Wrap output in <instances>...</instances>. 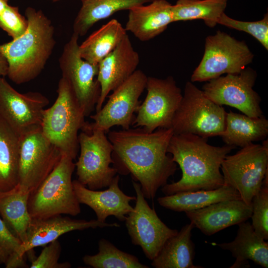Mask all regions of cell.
Here are the masks:
<instances>
[{"label": "cell", "mask_w": 268, "mask_h": 268, "mask_svg": "<svg viewBox=\"0 0 268 268\" xmlns=\"http://www.w3.org/2000/svg\"><path fill=\"white\" fill-rule=\"evenodd\" d=\"M171 128L148 132L142 128L112 131L107 137L113 146L112 159L118 173L130 174L139 183L145 199H153L177 170L167 148Z\"/></svg>", "instance_id": "6da1fadb"}, {"label": "cell", "mask_w": 268, "mask_h": 268, "mask_svg": "<svg viewBox=\"0 0 268 268\" xmlns=\"http://www.w3.org/2000/svg\"><path fill=\"white\" fill-rule=\"evenodd\" d=\"M208 138L195 134H173L167 152L182 171L181 179L161 187L162 193H176L201 190H212L223 186L221 163L236 147L215 146L207 143Z\"/></svg>", "instance_id": "7a4b0ae2"}, {"label": "cell", "mask_w": 268, "mask_h": 268, "mask_svg": "<svg viewBox=\"0 0 268 268\" xmlns=\"http://www.w3.org/2000/svg\"><path fill=\"white\" fill-rule=\"evenodd\" d=\"M25 15L28 21L25 33L0 45V51L8 63L7 75L17 84L30 81L40 74L56 44L54 26L41 10L28 7Z\"/></svg>", "instance_id": "3957f363"}, {"label": "cell", "mask_w": 268, "mask_h": 268, "mask_svg": "<svg viewBox=\"0 0 268 268\" xmlns=\"http://www.w3.org/2000/svg\"><path fill=\"white\" fill-rule=\"evenodd\" d=\"M54 103L43 111L41 130L61 151L74 160L79 149L78 131L85 126V115L67 81L61 77Z\"/></svg>", "instance_id": "277c9868"}, {"label": "cell", "mask_w": 268, "mask_h": 268, "mask_svg": "<svg viewBox=\"0 0 268 268\" xmlns=\"http://www.w3.org/2000/svg\"><path fill=\"white\" fill-rule=\"evenodd\" d=\"M75 168L73 159L62 154L60 162L41 185L30 193L28 202L32 218L43 219L81 212L75 193L72 175Z\"/></svg>", "instance_id": "5b68a950"}, {"label": "cell", "mask_w": 268, "mask_h": 268, "mask_svg": "<svg viewBox=\"0 0 268 268\" xmlns=\"http://www.w3.org/2000/svg\"><path fill=\"white\" fill-rule=\"evenodd\" d=\"M226 114L222 106L188 81L171 128L174 134H192L205 138L220 136L225 130Z\"/></svg>", "instance_id": "8992f818"}, {"label": "cell", "mask_w": 268, "mask_h": 268, "mask_svg": "<svg viewBox=\"0 0 268 268\" xmlns=\"http://www.w3.org/2000/svg\"><path fill=\"white\" fill-rule=\"evenodd\" d=\"M254 57L244 41L218 30L206 38L203 56L191 81H207L225 73L238 74L252 62Z\"/></svg>", "instance_id": "52a82bcc"}, {"label": "cell", "mask_w": 268, "mask_h": 268, "mask_svg": "<svg viewBox=\"0 0 268 268\" xmlns=\"http://www.w3.org/2000/svg\"><path fill=\"white\" fill-rule=\"evenodd\" d=\"M224 185L235 189L241 199L251 204L253 198L261 189L268 172V141L253 143L233 155H227L220 167Z\"/></svg>", "instance_id": "ba28073f"}, {"label": "cell", "mask_w": 268, "mask_h": 268, "mask_svg": "<svg viewBox=\"0 0 268 268\" xmlns=\"http://www.w3.org/2000/svg\"><path fill=\"white\" fill-rule=\"evenodd\" d=\"M147 76L140 69L133 74L112 93L108 96L104 106L90 118L93 123L86 122L82 131L91 133L94 130L108 132L114 126L128 130L132 125L134 113L140 104L139 98L145 89Z\"/></svg>", "instance_id": "9c48e42d"}, {"label": "cell", "mask_w": 268, "mask_h": 268, "mask_svg": "<svg viewBox=\"0 0 268 268\" xmlns=\"http://www.w3.org/2000/svg\"><path fill=\"white\" fill-rule=\"evenodd\" d=\"M19 144L18 184L31 193L53 171L62 154L45 136L41 127L19 135Z\"/></svg>", "instance_id": "30bf717a"}, {"label": "cell", "mask_w": 268, "mask_h": 268, "mask_svg": "<svg viewBox=\"0 0 268 268\" xmlns=\"http://www.w3.org/2000/svg\"><path fill=\"white\" fill-rule=\"evenodd\" d=\"M80 154L75 163L77 180L92 190L108 187L118 173L113 164V146L106 133L94 130L78 134Z\"/></svg>", "instance_id": "8fae6325"}, {"label": "cell", "mask_w": 268, "mask_h": 268, "mask_svg": "<svg viewBox=\"0 0 268 268\" xmlns=\"http://www.w3.org/2000/svg\"><path fill=\"white\" fill-rule=\"evenodd\" d=\"M146 96L136 111L132 125L148 132L157 129H170L183 95L174 78L147 77Z\"/></svg>", "instance_id": "7c38bea8"}, {"label": "cell", "mask_w": 268, "mask_h": 268, "mask_svg": "<svg viewBox=\"0 0 268 268\" xmlns=\"http://www.w3.org/2000/svg\"><path fill=\"white\" fill-rule=\"evenodd\" d=\"M79 37L73 32L64 47L59 65L62 77L69 84L86 117L95 110L101 87L95 77L98 72V65L85 61L79 55Z\"/></svg>", "instance_id": "4fadbf2b"}, {"label": "cell", "mask_w": 268, "mask_h": 268, "mask_svg": "<svg viewBox=\"0 0 268 268\" xmlns=\"http://www.w3.org/2000/svg\"><path fill=\"white\" fill-rule=\"evenodd\" d=\"M136 197L134 210L125 220L132 243L140 246L150 260L159 253L165 242L178 232L168 227L145 200L139 183L133 181Z\"/></svg>", "instance_id": "5bb4252c"}, {"label": "cell", "mask_w": 268, "mask_h": 268, "mask_svg": "<svg viewBox=\"0 0 268 268\" xmlns=\"http://www.w3.org/2000/svg\"><path fill=\"white\" fill-rule=\"evenodd\" d=\"M256 71L246 67L238 74H227L207 81L202 89L215 103L235 108L250 117L263 116L261 98L254 90Z\"/></svg>", "instance_id": "9a60e30c"}, {"label": "cell", "mask_w": 268, "mask_h": 268, "mask_svg": "<svg viewBox=\"0 0 268 268\" xmlns=\"http://www.w3.org/2000/svg\"><path fill=\"white\" fill-rule=\"evenodd\" d=\"M48 99L38 92L21 93L0 76V117L17 135L41 127Z\"/></svg>", "instance_id": "2e32d148"}, {"label": "cell", "mask_w": 268, "mask_h": 268, "mask_svg": "<svg viewBox=\"0 0 268 268\" xmlns=\"http://www.w3.org/2000/svg\"><path fill=\"white\" fill-rule=\"evenodd\" d=\"M119 226L117 223L101 222L97 219L89 221L74 219L62 215L43 219L32 218L27 228L26 239L21 243L17 255L19 268L27 267L24 260L27 252L58 240L67 233L89 228Z\"/></svg>", "instance_id": "e0dca14e"}, {"label": "cell", "mask_w": 268, "mask_h": 268, "mask_svg": "<svg viewBox=\"0 0 268 268\" xmlns=\"http://www.w3.org/2000/svg\"><path fill=\"white\" fill-rule=\"evenodd\" d=\"M139 63V54L134 49L127 34L98 64L97 79L100 85L101 93L96 105V112L102 108L110 92L121 85L136 70Z\"/></svg>", "instance_id": "ac0fdd59"}, {"label": "cell", "mask_w": 268, "mask_h": 268, "mask_svg": "<svg viewBox=\"0 0 268 268\" xmlns=\"http://www.w3.org/2000/svg\"><path fill=\"white\" fill-rule=\"evenodd\" d=\"M119 175H116L104 191L90 190L77 180L72 181V183L79 203L90 207L95 212L98 221L105 222L112 215L125 221L127 215L134 210L130 202L135 201L136 197L125 194L119 187Z\"/></svg>", "instance_id": "d6986e66"}, {"label": "cell", "mask_w": 268, "mask_h": 268, "mask_svg": "<svg viewBox=\"0 0 268 268\" xmlns=\"http://www.w3.org/2000/svg\"><path fill=\"white\" fill-rule=\"evenodd\" d=\"M251 204L241 199L219 201L202 208L185 212L195 227L205 235H212L251 218Z\"/></svg>", "instance_id": "ffe728a7"}, {"label": "cell", "mask_w": 268, "mask_h": 268, "mask_svg": "<svg viewBox=\"0 0 268 268\" xmlns=\"http://www.w3.org/2000/svg\"><path fill=\"white\" fill-rule=\"evenodd\" d=\"M172 6L166 0H153L148 5L133 7L129 10L125 28L141 41L153 39L173 22Z\"/></svg>", "instance_id": "44dd1931"}, {"label": "cell", "mask_w": 268, "mask_h": 268, "mask_svg": "<svg viewBox=\"0 0 268 268\" xmlns=\"http://www.w3.org/2000/svg\"><path fill=\"white\" fill-rule=\"evenodd\" d=\"M237 235L228 243L212 245L230 251L236 260L231 268H249L248 260L264 268H268V243L259 236L249 222L238 224Z\"/></svg>", "instance_id": "7402d4cb"}, {"label": "cell", "mask_w": 268, "mask_h": 268, "mask_svg": "<svg viewBox=\"0 0 268 268\" xmlns=\"http://www.w3.org/2000/svg\"><path fill=\"white\" fill-rule=\"evenodd\" d=\"M194 227L191 222L169 238L152 260L151 266L155 268H202L194 264L195 245L191 237Z\"/></svg>", "instance_id": "603a6c76"}, {"label": "cell", "mask_w": 268, "mask_h": 268, "mask_svg": "<svg viewBox=\"0 0 268 268\" xmlns=\"http://www.w3.org/2000/svg\"><path fill=\"white\" fill-rule=\"evenodd\" d=\"M268 134V120L264 115L253 118L229 111L226 112L225 130L220 136L226 145L242 148L265 139Z\"/></svg>", "instance_id": "cb8c5ba5"}, {"label": "cell", "mask_w": 268, "mask_h": 268, "mask_svg": "<svg viewBox=\"0 0 268 268\" xmlns=\"http://www.w3.org/2000/svg\"><path fill=\"white\" fill-rule=\"evenodd\" d=\"M241 199L239 193L231 187L223 185L212 190H198L176 193L157 199L162 207L182 212L200 209L227 200Z\"/></svg>", "instance_id": "d4e9b609"}, {"label": "cell", "mask_w": 268, "mask_h": 268, "mask_svg": "<svg viewBox=\"0 0 268 268\" xmlns=\"http://www.w3.org/2000/svg\"><path fill=\"white\" fill-rule=\"evenodd\" d=\"M30 194L19 184L8 191L0 192V215L21 243L26 239L32 219L28 207Z\"/></svg>", "instance_id": "484cf974"}, {"label": "cell", "mask_w": 268, "mask_h": 268, "mask_svg": "<svg viewBox=\"0 0 268 268\" xmlns=\"http://www.w3.org/2000/svg\"><path fill=\"white\" fill-rule=\"evenodd\" d=\"M153 0H82L73 24V33L85 35L96 22L115 12L150 2Z\"/></svg>", "instance_id": "4316f807"}, {"label": "cell", "mask_w": 268, "mask_h": 268, "mask_svg": "<svg viewBox=\"0 0 268 268\" xmlns=\"http://www.w3.org/2000/svg\"><path fill=\"white\" fill-rule=\"evenodd\" d=\"M127 34L126 30L120 22L112 19L94 31L79 45V55L85 61L98 65Z\"/></svg>", "instance_id": "83f0119b"}, {"label": "cell", "mask_w": 268, "mask_h": 268, "mask_svg": "<svg viewBox=\"0 0 268 268\" xmlns=\"http://www.w3.org/2000/svg\"><path fill=\"white\" fill-rule=\"evenodd\" d=\"M19 135L0 117V192L19 181Z\"/></svg>", "instance_id": "f1b7e54d"}, {"label": "cell", "mask_w": 268, "mask_h": 268, "mask_svg": "<svg viewBox=\"0 0 268 268\" xmlns=\"http://www.w3.org/2000/svg\"><path fill=\"white\" fill-rule=\"evenodd\" d=\"M228 0H178L172 5L174 22L202 19L212 28L226 7Z\"/></svg>", "instance_id": "f546056e"}, {"label": "cell", "mask_w": 268, "mask_h": 268, "mask_svg": "<svg viewBox=\"0 0 268 268\" xmlns=\"http://www.w3.org/2000/svg\"><path fill=\"white\" fill-rule=\"evenodd\" d=\"M84 263L93 268H149L133 255L118 249L108 240L101 238L98 242V252L85 255Z\"/></svg>", "instance_id": "4dcf8cb0"}, {"label": "cell", "mask_w": 268, "mask_h": 268, "mask_svg": "<svg viewBox=\"0 0 268 268\" xmlns=\"http://www.w3.org/2000/svg\"><path fill=\"white\" fill-rule=\"evenodd\" d=\"M252 225L256 233L265 240L268 239V172L262 187L251 201Z\"/></svg>", "instance_id": "1f68e13d"}, {"label": "cell", "mask_w": 268, "mask_h": 268, "mask_svg": "<svg viewBox=\"0 0 268 268\" xmlns=\"http://www.w3.org/2000/svg\"><path fill=\"white\" fill-rule=\"evenodd\" d=\"M217 24L249 34L268 50V13H265L262 19L250 22L233 19L224 12L218 19Z\"/></svg>", "instance_id": "d6a6232c"}, {"label": "cell", "mask_w": 268, "mask_h": 268, "mask_svg": "<svg viewBox=\"0 0 268 268\" xmlns=\"http://www.w3.org/2000/svg\"><path fill=\"white\" fill-rule=\"evenodd\" d=\"M21 243L0 215V264L6 268H19L17 255Z\"/></svg>", "instance_id": "836d02e7"}, {"label": "cell", "mask_w": 268, "mask_h": 268, "mask_svg": "<svg viewBox=\"0 0 268 268\" xmlns=\"http://www.w3.org/2000/svg\"><path fill=\"white\" fill-rule=\"evenodd\" d=\"M62 251L60 243L56 240L46 246L40 255L36 257L33 250L26 253L30 258V268H69L71 264L68 262L60 263L59 259Z\"/></svg>", "instance_id": "e575fe53"}, {"label": "cell", "mask_w": 268, "mask_h": 268, "mask_svg": "<svg viewBox=\"0 0 268 268\" xmlns=\"http://www.w3.org/2000/svg\"><path fill=\"white\" fill-rule=\"evenodd\" d=\"M28 21L22 15L17 6L8 5L0 14V28L15 39L26 31Z\"/></svg>", "instance_id": "d590c367"}, {"label": "cell", "mask_w": 268, "mask_h": 268, "mask_svg": "<svg viewBox=\"0 0 268 268\" xmlns=\"http://www.w3.org/2000/svg\"><path fill=\"white\" fill-rule=\"evenodd\" d=\"M8 65L4 55L0 51V76L4 77L7 75Z\"/></svg>", "instance_id": "8d00e7d4"}, {"label": "cell", "mask_w": 268, "mask_h": 268, "mask_svg": "<svg viewBox=\"0 0 268 268\" xmlns=\"http://www.w3.org/2000/svg\"><path fill=\"white\" fill-rule=\"evenodd\" d=\"M8 5V0H0V14Z\"/></svg>", "instance_id": "74e56055"}, {"label": "cell", "mask_w": 268, "mask_h": 268, "mask_svg": "<svg viewBox=\"0 0 268 268\" xmlns=\"http://www.w3.org/2000/svg\"><path fill=\"white\" fill-rule=\"evenodd\" d=\"M52 0V1H56L60 0ZM80 0L81 1L82 0Z\"/></svg>", "instance_id": "f35d334b"}]
</instances>
